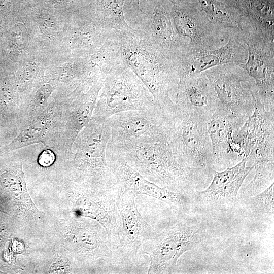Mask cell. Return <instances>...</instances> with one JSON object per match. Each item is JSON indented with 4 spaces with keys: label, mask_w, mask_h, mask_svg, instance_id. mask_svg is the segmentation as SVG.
Instances as JSON below:
<instances>
[{
    "label": "cell",
    "mask_w": 274,
    "mask_h": 274,
    "mask_svg": "<svg viewBox=\"0 0 274 274\" xmlns=\"http://www.w3.org/2000/svg\"><path fill=\"white\" fill-rule=\"evenodd\" d=\"M197 1L211 22L219 30L228 32L241 29L242 18L232 5L219 0Z\"/></svg>",
    "instance_id": "obj_20"
},
{
    "label": "cell",
    "mask_w": 274,
    "mask_h": 274,
    "mask_svg": "<svg viewBox=\"0 0 274 274\" xmlns=\"http://www.w3.org/2000/svg\"><path fill=\"white\" fill-rule=\"evenodd\" d=\"M99 92L94 108L96 119L105 120L124 111L148 109L156 105L147 88L123 63L107 73Z\"/></svg>",
    "instance_id": "obj_5"
},
{
    "label": "cell",
    "mask_w": 274,
    "mask_h": 274,
    "mask_svg": "<svg viewBox=\"0 0 274 274\" xmlns=\"http://www.w3.org/2000/svg\"><path fill=\"white\" fill-rule=\"evenodd\" d=\"M253 166L246 165L243 158L238 163L222 170H215L210 184L203 190L194 191L191 196L197 205L211 209L231 207L237 200L238 193Z\"/></svg>",
    "instance_id": "obj_16"
},
{
    "label": "cell",
    "mask_w": 274,
    "mask_h": 274,
    "mask_svg": "<svg viewBox=\"0 0 274 274\" xmlns=\"http://www.w3.org/2000/svg\"><path fill=\"white\" fill-rule=\"evenodd\" d=\"M140 0H125L124 11L126 21L134 17L140 11Z\"/></svg>",
    "instance_id": "obj_23"
},
{
    "label": "cell",
    "mask_w": 274,
    "mask_h": 274,
    "mask_svg": "<svg viewBox=\"0 0 274 274\" xmlns=\"http://www.w3.org/2000/svg\"><path fill=\"white\" fill-rule=\"evenodd\" d=\"M107 147L121 156L149 181L191 196L198 187L177 155L171 139L151 143L113 144Z\"/></svg>",
    "instance_id": "obj_2"
},
{
    "label": "cell",
    "mask_w": 274,
    "mask_h": 274,
    "mask_svg": "<svg viewBox=\"0 0 274 274\" xmlns=\"http://www.w3.org/2000/svg\"><path fill=\"white\" fill-rule=\"evenodd\" d=\"M107 160L118 184L124 189L136 195H146L176 208L184 207L189 203L190 196L160 187L145 178L131 167L118 153L107 147Z\"/></svg>",
    "instance_id": "obj_17"
},
{
    "label": "cell",
    "mask_w": 274,
    "mask_h": 274,
    "mask_svg": "<svg viewBox=\"0 0 274 274\" xmlns=\"http://www.w3.org/2000/svg\"><path fill=\"white\" fill-rule=\"evenodd\" d=\"M169 113L171 140L177 155L198 186L208 184L215 169L207 120L176 105Z\"/></svg>",
    "instance_id": "obj_3"
},
{
    "label": "cell",
    "mask_w": 274,
    "mask_h": 274,
    "mask_svg": "<svg viewBox=\"0 0 274 274\" xmlns=\"http://www.w3.org/2000/svg\"><path fill=\"white\" fill-rule=\"evenodd\" d=\"M80 137L76 164L88 186L101 189L119 186L107 160L111 130L106 120L93 118Z\"/></svg>",
    "instance_id": "obj_8"
},
{
    "label": "cell",
    "mask_w": 274,
    "mask_h": 274,
    "mask_svg": "<svg viewBox=\"0 0 274 274\" xmlns=\"http://www.w3.org/2000/svg\"><path fill=\"white\" fill-rule=\"evenodd\" d=\"M122 60L143 82L155 104L170 111L176 106L180 77L174 61L136 30H115Z\"/></svg>",
    "instance_id": "obj_1"
},
{
    "label": "cell",
    "mask_w": 274,
    "mask_h": 274,
    "mask_svg": "<svg viewBox=\"0 0 274 274\" xmlns=\"http://www.w3.org/2000/svg\"><path fill=\"white\" fill-rule=\"evenodd\" d=\"M96 18L106 28L116 30L135 32L127 23L124 14L125 0H97Z\"/></svg>",
    "instance_id": "obj_21"
},
{
    "label": "cell",
    "mask_w": 274,
    "mask_h": 274,
    "mask_svg": "<svg viewBox=\"0 0 274 274\" xmlns=\"http://www.w3.org/2000/svg\"><path fill=\"white\" fill-rule=\"evenodd\" d=\"M239 33L248 55L246 62L238 64L254 80L265 108L274 110V42L250 26L244 27Z\"/></svg>",
    "instance_id": "obj_11"
},
{
    "label": "cell",
    "mask_w": 274,
    "mask_h": 274,
    "mask_svg": "<svg viewBox=\"0 0 274 274\" xmlns=\"http://www.w3.org/2000/svg\"><path fill=\"white\" fill-rule=\"evenodd\" d=\"M207 228L202 224L177 221L160 232H153L141 245L138 255L150 257L148 273L170 272L185 252L198 248L207 239Z\"/></svg>",
    "instance_id": "obj_4"
},
{
    "label": "cell",
    "mask_w": 274,
    "mask_h": 274,
    "mask_svg": "<svg viewBox=\"0 0 274 274\" xmlns=\"http://www.w3.org/2000/svg\"><path fill=\"white\" fill-rule=\"evenodd\" d=\"M203 72L223 107L246 118L251 115L258 90L254 80L239 64H225Z\"/></svg>",
    "instance_id": "obj_10"
},
{
    "label": "cell",
    "mask_w": 274,
    "mask_h": 274,
    "mask_svg": "<svg viewBox=\"0 0 274 274\" xmlns=\"http://www.w3.org/2000/svg\"><path fill=\"white\" fill-rule=\"evenodd\" d=\"M247 119L232 113L221 104L207 120L215 170L234 166L244 157L234 133Z\"/></svg>",
    "instance_id": "obj_14"
},
{
    "label": "cell",
    "mask_w": 274,
    "mask_h": 274,
    "mask_svg": "<svg viewBox=\"0 0 274 274\" xmlns=\"http://www.w3.org/2000/svg\"><path fill=\"white\" fill-rule=\"evenodd\" d=\"M170 0H144L141 11L127 21L175 62L189 46L175 30Z\"/></svg>",
    "instance_id": "obj_9"
},
{
    "label": "cell",
    "mask_w": 274,
    "mask_h": 274,
    "mask_svg": "<svg viewBox=\"0 0 274 274\" xmlns=\"http://www.w3.org/2000/svg\"><path fill=\"white\" fill-rule=\"evenodd\" d=\"M172 18L176 33L189 41V46L198 49H214L227 42L229 32L219 30L206 13L184 0H170Z\"/></svg>",
    "instance_id": "obj_12"
},
{
    "label": "cell",
    "mask_w": 274,
    "mask_h": 274,
    "mask_svg": "<svg viewBox=\"0 0 274 274\" xmlns=\"http://www.w3.org/2000/svg\"><path fill=\"white\" fill-rule=\"evenodd\" d=\"M74 201L75 212L95 219L105 230L113 253L120 247L121 227L118 200L121 186L109 189L90 187L85 189Z\"/></svg>",
    "instance_id": "obj_13"
},
{
    "label": "cell",
    "mask_w": 274,
    "mask_h": 274,
    "mask_svg": "<svg viewBox=\"0 0 274 274\" xmlns=\"http://www.w3.org/2000/svg\"><path fill=\"white\" fill-rule=\"evenodd\" d=\"M220 104L203 72L180 78L176 105L180 110L207 121Z\"/></svg>",
    "instance_id": "obj_19"
},
{
    "label": "cell",
    "mask_w": 274,
    "mask_h": 274,
    "mask_svg": "<svg viewBox=\"0 0 274 274\" xmlns=\"http://www.w3.org/2000/svg\"><path fill=\"white\" fill-rule=\"evenodd\" d=\"M239 30H230L227 42L216 49H198L189 46L175 62L180 78L225 64H245L248 58V48Z\"/></svg>",
    "instance_id": "obj_15"
},
{
    "label": "cell",
    "mask_w": 274,
    "mask_h": 274,
    "mask_svg": "<svg viewBox=\"0 0 274 274\" xmlns=\"http://www.w3.org/2000/svg\"><path fill=\"white\" fill-rule=\"evenodd\" d=\"M245 199L248 209L256 215L273 216L274 182L259 193Z\"/></svg>",
    "instance_id": "obj_22"
},
{
    "label": "cell",
    "mask_w": 274,
    "mask_h": 274,
    "mask_svg": "<svg viewBox=\"0 0 274 274\" xmlns=\"http://www.w3.org/2000/svg\"><path fill=\"white\" fill-rule=\"evenodd\" d=\"M55 159V157L53 152L50 150H46L39 155L38 163L42 166L48 167L54 163Z\"/></svg>",
    "instance_id": "obj_24"
},
{
    "label": "cell",
    "mask_w": 274,
    "mask_h": 274,
    "mask_svg": "<svg viewBox=\"0 0 274 274\" xmlns=\"http://www.w3.org/2000/svg\"><path fill=\"white\" fill-rule=\"evenodd\" d=\"M244 153L246 165L259 171L274 169V110H266L258 95L254 111L234 133Z\"/></svg>",
    "instance_id": "obj_7"
},
{
    "label": "cell",
    "mask_w": 274,
    "mask_h": 274,
    "mask_svg": "<svg viewBox=\"0 0 274 274\" xmlns=\"http://www.w3.org/2000/svg\"><path fill=\"white\" fill-rule=\"evenodd\" d=\"M113 144H139L171 139L169 113L157 105L146 110H129L105 119Z\"/></svg>",
    "instance_id": "obj_6"
},
{
    "label": "cell",
    "mask_w": 274,
    "mask_h": 274,
    "mask_svg": "<svg viewBox=\"0 0 274 274\" xmlns=\"http://www.w3.org/2000/svg\"><path fill=\"white\" fill-rule=\"evenodd\" d=\"M136 195L132 191L121 187L118 207L121 227L119 234L120 247L117 251H119V258L125 260L133 259L138 255L142 244L150 237L154 232L138 209Z\"/></svg>",
    "instance_id": "obj_18"
}]
</instances>
